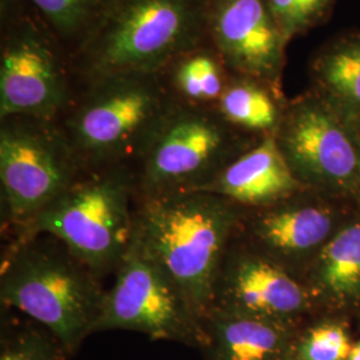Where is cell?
<instances>
[{"instance_id":"cell-1","label":"cell","mask_w":360,"mask_h":360,"mask_svg":"<svg viewBox=\"0 0 360 360\" xmlns=\"http://www.w3.org/2000/svg\"><path fill=\"white\" fill-rule=\"evenodd\" d=\"M238 207L205 191L138 196L135 242L165 269L203 319L239 226Z\"/></svg>"},{"instance_id":"cell-2","label":"cell","mask_w":360,"mask_h":360,"mask_svg":"<svg viewBox=\"0 0 360 360\" xmlns=\"http://www.w3.org/2000/svg\"><path fill=\"white\" fill-rule=\"evenodd\" d=\"M101 278L49 233L13 239L1 257L0 302L50 330L68 354L96 333Z\"/></svg>"},{"instance_id":"cell-3","label":"cell","mask_w":360,"mask_h":360,"mask_svg":"<svg viewBox=\"0 0 360 360\" xmlns=\"http://www.w3.org/2000/svg\"><path fill=\"white\" fill-rule=\"evenodd\" d=\"M207 0H111L77 49L75 67L87 82L165 72L207 38Z\"/></svg>"},{"instance_id":"cell-4","label":"cell","mask_w":360,"mask_h":360,"mask_svg":"<svg viewBox=\"0 0 360 360\" xmlns=\"http://www.w3.org/2000/svg\"><path fill=\"white\" fill-rule=\"evenodd\" d=\"M162 74L99 77L72 99L58 123L86 171L136 165L175 103Z\"/></svg>"},{"instance_id":"cell-5","label":"cell","mask_w":360,"mask_h":360,"mask_svg":"<svg viewBox=\"0 0 360 360\" xmlns=\"http://www.w3.org/2000/svg\"><path fill=\"white\" fill-rule=\"evenodd\" d=\"M136 203L132 168L87 171L11 240L49 233L102 279L117 270L135 240Z\"/></svg>"},{"instance_id":"cell-6","label":"cell","mask_w":360,"mask_h":360,"mask_svg":"<svg viewBox=\"0 0 360 360\" xmlns=\"http://www.w3.org/2000/svg\"><path fill=\"white\" fill-rule=\"evenodd\" d=\"M86 172L56 120L1 119V229L23 231Z\"/></svg>"},{"instance_id":"cell-7","label":"cell","mask_w":360,"mask_h":360,"mask_svg":"<svg viewBox=\"0 0 360 360\" xmlns=\"http://www.w3.org/2000/svg\"><path fill=\"white\" fill-rule=\"evenodd\" d=\"M212 107L176 102L135 165L139 198L202 191L247 150Z\"/></svg>"},{"instance_id":"cell-8","label":"cell","mask_w":360,"mask_h":360,"mask_svg":"<svg viewBox=\"0 0 360 360\" xmlns=\"http://www.w3.org/2000/svg\"><path fill=\"white\" fill-rule=\"evenodd\" d=\"M105 291L96 333L129 330L153 339L205 345L203 318L165 269L135 240Z\"/></svg>"},{"instance_id":"cell-9","label":"cell","mask_w":360,"mask_h":360,"mask_svg":"<svg viewBox=\"0 0 360 360\" xmlns=\"http://www.w3.org/2000/svg\"><path fill=\"white\" fill-rule=\"evenodd\" d=\"M355 127L316 92L284 108L275 132L296 179L348 184L360 179Z\"/></svg>"},{"instance_id":"cell-10","label":"cell","mask_w":360,"mask_h":360,"mask_svg":"<svg viewBox=\"0 0 360 360\" xmlns=\"http://www.w3.org/2000/svg\"><path fill=\"white\" fill-rule=\"evenodd\" d=\"M72 99L49 37L30 22L13 27L0 59V119L59 120Z\"/></svg>"},{"instance_id":"cell-11","label":"cell","mask_w":360,"mask_h":360,"mask_svg":"<svg viewBox=\"0 0 360 360\" xmlns=\"http://www.w3.org/2000/svg\"><path fill=\"white\" fill-rule=\"evenodd\" d=\"M207 38L232 75L281 91L288 41L267 0H207Z\"/></svg>"},{"instance_id":"cell-12","label":"cell","mask_w":360,"mask_h":360,"mask_svg":"<svg viewBox=\"0 0 360 360\" xmlns=\"http://www.w3.org/2000/svg\"><path fill=\"white\" fill-rule=\"evenodd\" d=\"M306 304L302 285L278 264L257 254L230 252L221 263L211 309L285 326Z\"/></svg>"},{"instance_id":"cell-13","label":"cell","mask_w":360,"mask_h":360,"mask_svg":"<svg viewBox=\"0 0 360 360\" xmlns=\"http://www.w3.org/2000/svg\"><path fill=\"white\" fill-rule=\"evenodd\" d=\"M300 187L275 136H264L238 156L205 193H217L242 207H267L288 199Z\"/></svg>"},{"instance_id":"cell-14","label":"cell","mask_w":360,"mask_h":360,"mask_svg":"<svg viewBox=\"0 0 360 360\" xmlns=\"http://www.w3.org/2000/svg\"><path fill=\"white\" fill-rule=\"evenodd\" d=\"M203 327L208 360H285L288 355L284 324L211 309Z\"/></svg>"},{"instance_id":"cell-15","label":"cell","mask_w":360,"mask_h":360,"mask_svg":"<svg viewBox=\"0 0 360 360\" xmlns=\"http://www.w3.org/2000/svg\"><path fill=\"white\" fill-rule=\"evenodd\" d=\"M315 92L348 120L360 126V30L335 39L311 62Z\"/></svg>"},{"instance_id":"cell-16","label":"cell","mask_w":360,"mask_h":360,"mask_svg":"<svg viewBox=\"0 0 360 360\" xmlns=\"http://www.w3.org/2000/svg\"><path fill=\"white\" fill-rule=\"evenodd\" d=\"M331 230L330 215L318 207L278 206L251 226L257 243L272 255L295 257L321 245Z\"/></svg>"},{"instance_id":"cell-17","label":"cell","mask_w":360,"mask_h":360,"mask_svg":"<svg viewBox=\"0 0 360 360\" xmlns=\"http://www.w3.org/2000/svg\"><path fill=\"white\" fill-rule=\"evenodd\" d=\"M281 95L260 80L231 74L215 110L235 129L274 136L284 112Z\"/></svg>"},{"instance_id":"cell-18","label":"cell","mask_w":360,"mask_h":360,"mask_svg":"<svg viewBox=\"0 0 360 360\" xmlns=\"http://www.w3.org/2000/svg\"><path fill=\"white\" fill-rule=\"evenodd\" d=\"M167 86L176 102L215 108L231 72L211 44L179 56L167 68Z\"/></svg>"},{"instance_id":"cell-19","label":"cell","mask_w":360,"mask_h":360,"mask_svg":"<svg viewBox=\"0 0 360 360\" xmlns=\"http://www.w3.org/2000/svg\"><path fill=\"white\" fill-rule=\"evenodd\" d=\"M56 37L77 49L99 23L111 0H28Z\"/></svg>"},{"instance_id":"cell-20","label":"cell","mask_w":360,"mask_h":360,"mask_svg":"<svg viewBox=\"0 0 360 360\" xmlns=\"http://www.w3.org/2000/svg\"><path fill=\"white\" fill-rule=\"evenodd\" d=\"M321 276L336 294H351L360 285V224L340 232L323 250Z\"/></svg>"},{"instance_id":"cell-21","label":"cell","mask_w":360,"mask_h":360,"mask_svg":"<svg viewBox=\"0 0 360 360\" xmlns=\"http://www.w3.org/2000/svg\"><path fill=\"white\" fill-rule=\"evenodd\" d=\"M68 355L50 330L30 318L3 331L0 360H65Z\"/></svg>"},{"instance_id":"cell-22","label":"cell","mask_w":360,"mask_h":360,"mask_svg":"<svg viewBox=\"0 0 360 360\" xmlns=\"http://www.w3.org/2000/svg\"><path fill=\"white\" fill-rule=\"evenodd\" d=\"M287 41L323 23L336 0H267Z\"/></svg>"},{"instance_id":"cell-23","label":"cell","mask_w":360,"mask_h":360,"mask_svg":"<svg viewBox=\"0 0 360 360\" xmlns=\"http://www.w3.org/2000/svg\"><path fill=\"white\" fill-rule=\"evenodd\" d=\"M351 346L346 333L338 326L311 330L296 349L297 360H346Z\"/></svg>"},{"instance_id":"cell-24","label":"cell","mask_w":360,"mask_h":360,"mask_svg":"<svg viewBox=\"0 0 360 360\" xmlns=\"http://www.w3.org/2000/svg\"><path fill=\"white\" fill-rule=\"evenodd\" d=\"M348 360H360V342L355 347L351 348Z\"/></svg>"}]
</instances>
